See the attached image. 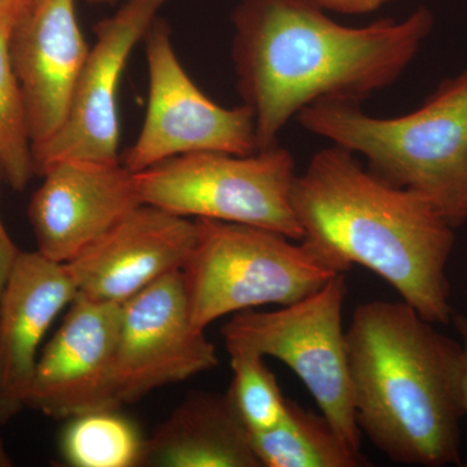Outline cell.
Instances as JSON below:
<instances>
[{
	"instance_id": "1",
	"label": "cell",
	"mask_w": 467,
	"mask_h": 467,
	"mask_svg": "<svg viewBox=\"0 0 467 467\" xmlns=\"http://www.w3.org/2000/svg\"><path fill=\"white\" fill-rule=\"evenodd\" d=\"M233 61L257 150L301 110L322 101L361 103L400 78L434 27L418 8L402 21L340 26L315 0H242L233 14Z\"/></svg>"
},
{
	"instance_id": "2",
	"label": "cell",
	"mask_w": 467,
	"mask_h": 467,
	"mask_svg": "<svg viewBox=\"0 0 467 467\" xmlns=\"http://www.w3.org/2000/svg\"><path fill=\"white\" fill-rule=\"evenodd\" d=\"M291 202L301 241L337 272L367 267L427 321H451L454 227L425 196L380 180L333 144L296 175Z\"/></svg>"
},
{
	"instance_id": "3",
	"label": "cell",
	"mask_w": 467,
	"mask_h": 467,
	"mask_svg": "<svg viewBox=\"0 0 467 467\" xmlns=\"http://www.w3.org/2000/svg\"><path fill=\"white\" fill-rule=\"evenodd\" d=\"M405 301H368L347 328L359 431L393 462H461L462 347Z\"/></svg>"
},
{
	"instance_id": "4",
	"label": "cell",
	"mask_w": 467,
	"mask_h": 467,
	"mask_svg": "<svg viewBox=\"0 0 467 467\" xmlns=\"http://www.w3.org/2000/svg\"><path fill=\"white\" fill-rule=\"evenodd\" d=\"M296 119L310 133L364 156L380 180L425 196L451 226L467 220V67L408 115L379 119L358 103L322 101Z\"/></svg>"
},
{
	"instance_id": "5",
	"label": "cell",
	"mask_w": 467,
	"mask_h": 467,
	"mask_svg": "<svg viewBox=\"0 0 467 467\" xmlns=\"http://www.w3.org/2000/svg\"><path fill=\"white\" fill-rule=\"evenodd\" d=\"M196 223L198 241L182 278L192 324L201 330L257 306H291L339 275L306 242L242 223Z\"/></svg>"
},
{
	"instance_id": "6",
	"label": "cell",
	"mask_w": 467,
	"mask_h": 467,
	"mask_svg": "<svg viewBox=\"0 0 467 467\" xmlns=\"http://www.w3.org/2000/svg\"><path fill=\"white\" fill-rule=\"evenodd\" d=\"M134 174L144 204L181 217L263 227L292 241L303 239L291 202L296 165L290 150L278 144L252 155L189 153Z\"/></svg>"
},
{
	"instance_id": "7",
	"label": "cell",
	"mask_w": 467,
	"mask_h": 467,
	"mask_svg": "<svg viewBox=\"0 0 467 467\" xmlns=\"http://www.w3.org/2000/svg\"><path fill=\"white\" fill-rule=\"evenodd\" d=\"M347 291L346 273H339L291 306L235 313L223 326V337L226 349L254 350L287 365L337 432L361 450L343 327Z\"/></svg>"
},
{
	"instance_id": "8",
	"label": "cell",
	"mask_w": 467,
	"mask_h": 467,
	"mask_svg": "<svg viewBox=\"0 0 467 467\" xmlns=\"http://www.w3.org/2000/svg\"><path fill=\"white\" fill-rule=\"evenodd\" d=\"M143 42L149 104L137 140L122 155L125 168L140 173L189 153L257 152L256 124L250 107L225 109L209 99L181 64L165 21L156 18Z\"/></svg>"
},
{
	"instance_id": "9",
	"label": "cell",
	"mask_w": 467,
	"mask_h": 467,
	"mask_svg": "<svg viewBox=\"0 0 467 467\" xmlns=\"http://www.w3.org/2000/svg\"><path fill=\"white\" fill-rule=\"evenodd\" d=\"M167 0H126L94 27L69 112L57 133L33 147L36 175L67 160L119 162V88L131 52L142 42Z\"/></svg>"
},
{
	"instance_id": "10",
	"label": "cell",
	"mask_w": 467,
	"mask_h": 467,
	"mask_svg": "<svg viewBox=\"0 0 467 467\" xmlns=\"http://www.w3.org/2000/svg\"><path fill=\"white\" fill-rule=\"evenodd\" d=\"M220 364L205 330L192 324L182 272L160 278L122 304L116 349L121 405Z\"/></svg>"
},
{
	"instance_id": "11",
	"label": "cell",
	"mask_w": 467,
	"mask_h": 467,
	"mask_svg": "<svg viewBox=\"0 0 467 467\" xmlns=\"http://www.w3.org/2000/svg\"><path fill=\"white\" fill-rule=\"evenodd\" d=\"M122 304L77 294L36 362L27 408L54 420L121 409L116 349Z\"/></svg>"
},
{
	"instance_id": "12",
	"label": "cell",
	"mask_w": 467,
	"mask_h": 467,
	"mask_svg": "<svg viewBox=\"0 0 467 467\" xmlns=\"http://www.w3.org/2000/svg\"><path fill=\"white\" fill-rule=\"evenodd\" d=\"M27 217L36 251L55 263L75 260L144 204L135 174L119 162L67 160L41 174Z\"/></svg>"
},
{
	"instance_id": "13",
	"label": "cell",
	"mask_w": 467,
	"mask_h": 467,
	"mask_svg": "<svg viewBox=\"0 0 467 467\" xmlns=\"http://www.w3.org/2000/svg\"><path fill=\"white\" fill-rule=\"evenodd\" d=\"M9 55L33 147L66 121L88 47L75 0H27L12 23Z\"/></svg>"
},
{
	"instance_id": "14",
	"label": "cell",
	"mask_w": 467,
	"mask_h": 467,
	"mask_svg": "<svg viewBox=\"0 0 467 467\" xmlns=\"http://www.w3.org/2000/svg\"><path fill=\"white\" fill-rule=\"evenodd\" d=\"M196 241V221L142 204L67 266L79 295L124 304L162 276L182 272Z\"/></svg>"
},
{
	"instance_id": "15",
	"label": "cell",
	"mask_w": 467,
	"mask_h": 467,
	"mask_svg": "<svg viewBox=\"0 0 467 467\" xmlns=\"http://www.w3.org/2000/svg\"><path fill=\"white\" fill-rule=\"evenodd\" d=\"M77 294L67 264L20 252L0 297V426L27 408L39 346Z\"/></svg>"
},
{
	"instance_id": "16",
	"label": "cell",
	"mask_w": 467,
	"mask_h": 467,
	"mask_svg": "<svg viewBox=\"0 0 467 467\" xmlns=\"http://www.w3.org/2000/svg\"><path fill=\"white\" fill-rule=\"evenodd\" d=\"M142 466L261 467L226 393H189L144 442Z\"/></svg>"
},
{
	"instance_id": "17",
	"label": "cell",
	"mask_w": 467,
	"mask_h": 467,
	"mask_svg": "<svg viewBox=\"0 0 467 467\" xmlns=\"http://www.w3.org/2000/svg\"><path fill=\"white\" fill-rule=\"evenodd\" d=\"M252 450L261 467H362L368 466L356 450L324 416L288 400L278 425L250 434Z\"/></svg>"
},
{
	"instance_id": "18",
	"label": "cell",
	"mask_w": 467,
	"mask_h": 467,
	"mask_svg": "<svg viewBox=\"0 0 467 467\" xmlns=\"http://www.w3.org/2000/svg\"><path fill=\"white\" fill-rule=\"evenodd\" d=\"M142 432L119 409L67 420L58 441L61 459L75 467L142 466Z\"/></svg>"
},
{
	"instance_id": "19",
	"label": "cell",
	"mask_w": 467,
	"mask_h": 467,
	"mask_svg": "<svg viewBox=\"0 0 467 467\" xmlns=\"http://www.w3.org/2000/svg\"><path fill=\"white\" fill-rule=\"evenodd\" d=\"M14 18L0 12V168L15 192H24L36 175L20 85L9 55Z\"/></svg>"
},
{
	"instance_id": "20",
	"label": "cell",
	"mask_w": 467,
	"mask_h": 467,
	"mask_svg": "<svg viewBox=\"0 0 467 467\" xmlns=\"http://www.w3.org/2000/svg\"><path fill=\"white\" fill-rule=\"evenodd\" d=\"M226 350L233 370L226 395L234 409L250 434L273 429L284 418L290 399L285 398L264 356L251 349Z\"/></svg>"
},
{
	"instance_id": "21",
	"label": "cell",
	"mask_w": 467,
	"mask_h": 467,
	"mask_svg": "<svg viewBox=\"0 0 467 467\" xmlns=\"http://www.w3.org/2000/svg\"><path fill=\"white\" fill-rule=\"evenodd\" d=\"M3 181H5V175H3L2 168H0V186H2ZM20 252L16 243L12 241L2 218H0V297H2V292L5 290L9 273L16 263Z\"/></svg>"
},
{
	"instance_id": "22",
	"label": "cell",
	"mask_w": 467,
	"mask_h": 467,
	"mask_svg": "<svg viewBox=\"0 0 467 467\" xmlns=\"http://www.w3.org/2000/svg\"><path fill=\"white\" fill-rule=\"evenodd\" d=\"M322 8L343 15H367L391 0H315Z\"/></svg>"
},
{
	"instance_id": "23",
	"label": "cell",
	"mask_w": 467,
	"mask_h": 467,
	"mask_svg": "<svg viewBox=\"0 0 467 467\" xmlns=\"http://www.w3.org/2000/svg\"><path fill=\"white\" fill-rule=\"evenodd\" d=\"M454 325L459 331L461 347H462V371H461V398H462L463 411L467 416V317L463 315H457L454 317Z\"/></svg>"
},
{
	"instance_id": "24",
	"label": "cell",
	"mask_w": 467,
	"mask_h": 467,
	"mask_svg": "<svg viewBox=\"0 0 467 467\" xmlns=\"http://www.w3.org/2000/svg\"><path fill=\"white\" fill-rule=\"evenodd\" d=\"M26 3L27 0H0V12L15 20Z\"/></svg>"
},
{
	"instance_id": "25",
	"label": "cell",
	"mask_w": 467,
	"mask_h": 467,
	"mask_svg": "<svg viewBox=\"0 0 467 467\" xmlns=\"http://www.w3.org/2000/svg\"><path fill=\"white\" fill-rule=\"evenodd\" d=\"M88 2L95 3V5H115L119 0H88Z\"/></svg>"
}]
</instances>
